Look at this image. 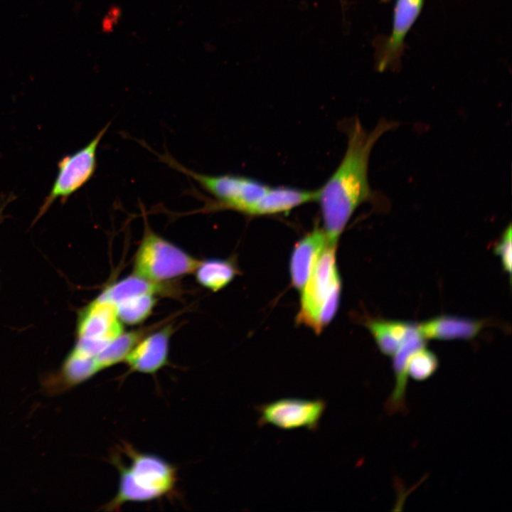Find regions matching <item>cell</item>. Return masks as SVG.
Listing matches in <instances>:
<instances>
[{
    "mask_svg": "<svg viewBox=\"0 0 512 512\" xmlns=\"http://www.w3.org/2000/svg\"><path fill=\"white\" fill-rule=\"evenodd\" d=\"M397 126L395 122L381 119L368 132L358 118L348 124L344 156L334 174L317 189L316 201L320 206L328 244L337 245L353 213L373 198L368 178L370 152L377 141Z\"/></svg>",
    "mask_w": 512,
    "mask_h": 512,
    "instance_id": "6da1fadb",
    "label": "cell"
},
{
    "mask_svg": "<svg viewBox=\"0 0 512 512\" xmlns=\"http://www.w3.org/2000/svg\"><path fill=\"white\" fill-rule=\"evenodd\" d=\"M121 450L128 458L124 463L121 456L113 452L110 462L119 473L115 496L102 506L105 511H119L127 503H144L170 495L177 483L176 467L161 457L136 449L124 442Z\"/></svg>",
    "mask_w": 512,
    "mask_h": 512,
    "instance_id": "7a4b0ae2",
    "label": "cell"
},
{
    "mask_svg": "<svg viewBox=\"0 0 512 512\" xmlns=\"http://www.w3.org/2000/svg\"><path fill=\"white\" fill-rule=\"evenodd\" d=\"M336 245L327 244L301 292L298 324L319 334L338 308L341 280L336 264Z\"/></svg>",
    "mask_w": 512,
    "mask_h": 512,
    "instance_id": "3957f363",
    "label": "cell"
},
{
    "mask_svg": "<svg viewBox=\"0 0 512 512\" xmlns=\"http://www.w3.org/2000/svg\"><path fill=\"white\" fill-rule=\"evenodd\" d=\"M174 169L193 179L212 200L203 210H234L252 216L259 201L270 188L259 181L242 176L208 175L191 170L168 154L159 156Z\"/></svg>",
    "mask_w": 512,
    "mask_h": 512,
    "instance_id": "277c9868",
    "label": "cell"
},
{
    "mask_svg": "<svg viewBox=\"0 0 512 512\" xmlns=\"http://www.w3.org/2000/svg\"><path fill=\"white\" fill-rule=\"evenodd\" d=\"M199 260L151 230L145 220L141 242L134 258L133 273L157 283L193 273Z\"/></svg>",
    "mask_w": 512,
    "mask_h": 512,
    "instance_id": "5b68a950",
    "label": "cell"
},
{
    "mask_svg": "<svg viewBox=\"0 0 512 512\" xmlns=\"http://www.w3.org/2000/svg\"><path fill=\"white\" fill-rule=\"evenodd\" d=\"M110 123L101 129L85 146L64 156L58 162L55 178L39 208L36 220L45 214L55 201L64 203L92 178L97 165V149Z\"/></svg>",
    "mask_w": 512,
    "mask_h": 512,
    "instance_id": "8992f818",
    "label": "cell"
},
{
    "mask_svg": "<svg viewBox=\"0 0 512 512\" xmlns=\"http://www.w3.org/2000/svg\"><path fill=\"white\" fill-rule=\"evenodd\" d=\"M325 407V402L320 399H278L260 406V422L282 430H314L317 427Z\"/></svg>",
    "mask_w": 512,
    "mask_h": 512,
    "instance_id": "52a82bcc",
    "label": "cell"
},
{
    "mask_svg": "<svg viewBox=\"0 0 512 512\" xmlns=\"http://www.w3.org/2000/svg\"><path fill=\"white\" fill-rule=\"evenodd\" d=\"M173 326L151 330L133 347L124 362L129 372L155 375L169 363L170 338Z\"/></svg>",
    "mask_w": 512,
    "mask_h": 512,
    "instance_id": "ba28073f",
    "label": "cell"
},
{
    "mask_svg": "<svg viewBox=\"0 0 512 512\" xmlns=\"http://www.w3.org/2000/svg\"><path fill=\"white\" fill-rule=\"evenodd\" d=\"M115 305L97 297L80 313L78 338H88L110 343L124 331Z\"/></svg>",
    "mask_w": 512,
    "mask_h": 512,
    "instance_id": "9c48e42d",
    "label": "cell"
},
{
    "mask_svg": "<svg viewBox=\"0 0 512 512\" xmlns=\"http://www.w3.org/2000/svg\"><path fill=\"white\" fill-rule=\"evenodd\" d=\"M328 242L323 228L316 227L299 240L292 252L289 271L292 284L301 291L311 274Z\"/></svg>",
    "mask_w": 512,
    "mask_h": 512,
    "instance_id": "30bf717a",
    "label": "cell"
},
{
    "mask_svg": "<svg viewBox=\"0 0 512 512\" xmlns=\"http://www.w3.org/2000/svg\"><path fill=\"white\" fill-rule=\"evenodd\" d=\"M426 341L417 331L415 324L393 356L395 385L385 404V409L389 413L393 414L405 410L408 363L413 353L426 346Z\"/></svg>",
    "mask_w": 512,
    "mask_h": 512,
    "instance_id": "8fae6325",
    "label": "cell"
},
{
    "mask_svg": "<svg viewBox=\"0 0 512 512\" xmlns=\"http://www.w3.org/2000/svg\"><path fill=\"white\" fill-rule=\"evenodd\" d=\"M486 324V320L444 314L416 325L417 331L426 340L449 341L472 339Z\"/></svg>",
    "mask_w": 512,
    "mask_h": 512,
    "instance_id": "7c38bea8",
    "label": "cell"
},
{
    "mask_svg": "<svg viewBox=\"0 0 512 512\" xmlns=\"http://www.w3.org/2000/svg\"><path fill=\"white\" fill-rule=\"evenodd\" d=\"M424 0H396L392 32L379 62L380 70L392 64L400 56L405 38L418 18Z\"/></svg>",
    "mask_w": 512,
    "mask_h": 512,
    "instance_id": "4fadbf2b",
    "label": "cell"
},
{
    "mask_svg": "<svg viewBox=\"0 0 512 512\" xmlns=\"http://www.w3.org/2000/svg\"><path fill=\"white\" fill-rule=\"evenodd\" d=\"M317 190H305L292 187H270L255 207L252 216L272 215L288 213L292 209L316 201Z\"/></svg>",
    "mask_w": 512,
    "mask_h": 512,
    "instance_id": "5bb4252c",
    "label": "cell"
},
{
    "mask_svg": "<svg viewBox=\"0 0 512 512\" xmlns=\"http://www.w3.org/2000/svg\"><path fill=\"white\" fill-rule=\"evenodd\" d=\"M178 292L172 283H157L132 273L108 285L97 297L115 305L121 300L135 294L176 296Z\"/></svg>",
    "mask_w": 512,
    "mask_h": 512,
    "instance_id": "9a60e30c",
    "label": "cell"
},
{
    "mask_svg": "<svg viewBox=\"0 0 512 512\" xmlns=\"http://www.w3.org/2000/svg\"><path fill=\"white\" fill-rule=\"evenodd\" d=\"M380 351L393 356L415 324L403 321L368 319L365 323Z\"/></svg>",
    "mask_w": 512,
    "mask_h": 512,
    "instance_id": "2e32d148",
    "label": "cell"
},
{
    "mask_svg": "<svg viewBox=\"0 0 512 512\" xmlns=\"http://www.w3.org/2000/svg\"><path fill=\"white\" fill-rule=\"evenodd\" d=\"M193 273L198 284L215 292L229 284L240 271L233 259L208 258L199 260Z\"/></svg>",
    "mask_w": 512,
    "mask_h": 512,
    "instance_id": "e0dca14e",
    "label": "cell"
},
{
    "mask_svg": "<svg viewBox=\"0 0 512 512\" xmlns=\"http://www.w3.org/2000/svg\"><path fill=\"white\" fill-rule=\"evenodd\" d=\"M150 331L151 329L149 327L129 331H124L112 340L95 358L99 371L124 362L133 347Z\"/></svg>",
    "mask_w": 512,
    "mask_h": 512,
    "instance_id": "ac0fdd59",
    "label": "cell"
},
{
    "mask_svg": "<svg viewBox=\"0 0 512 512\" xmlns=\"http://www.w3.org/2000/svg\"><path fill=\"white\" fill-rule=\"evenodd\" d=\"M156 295L139 294L127 297L115 304L117 314L122 324L138 325L152 313Z\"/></svg>",
    "mask_w": 512,
    "mask_h": 512,
    "instance_id": "d6986e66",
    "label": "cell"
},
{
    "mask_svg": "<svg viewBox=\"0 0 512 512\" xmlns=\"http://www.w3.org/2000/svg\"><path fill=\"white\" fill-rule=\"evenodd\" d=\"M438 366L439 360L436 354L425 346L410 357L407 375L415 380L423 381L432 376Z\"/></svg>",
    "mask_w": 512,
    "mask_h": 512,
    "instance_id": "ffe728a7",
    "label": "cell"
},
{
    "mask_svg": "<svg viewBox=\"0 0 512 512\" xmlns=\"http://www.w3.org/2000/svg\"><path fill=\"white\" fill-rule=\"evenodd\" d=\"M511 226L509 224L508 228L503 232L500 239L496 242L494 247V252L501 260V266L503 270L510 277L511 274Z\"/></svg>",
    "mask_w": 512,
    "mask_h": 512,
    "instance_id": "44dd1931",
    "label": "cell"
}]
</instances>
